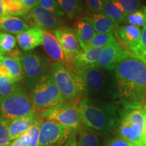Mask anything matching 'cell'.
I'll return each instance as SVG.
<instances>
[{"instance_id": "cell-36", "label": "cell", "mask_w": 146, "mask_h": 146, "mask_svg": "<svg viewBox=\"0 0 146 146\" xmlns=\"http://www.w3.org/2000/svg\"><path fill=\"white\" fill-rule=\"evenodd\" d=\"M89 10L93 13H102L103 0H85Z\"/></svg>"}, {"instance_id": "cell-14", "label": "cell", "mask_w": 146, "mask_h": 146, "mask_svg": "<svg viewBox=\"0 0 146 146\" xmlns=\"http://www.w3.org/2000/svg\"><path fill=\"white\" fill-rule=\"evenodd\" d=\"M145 128L125 115L117 128L118 137L133 145L140 146Z\"/></svg>"}, {"instance_id": "cell-27", "label": "cell", "mask_w": 146, "mask_h": 146, "mask_svg": "<svg viewBox=\"0 0 146 146\" xmlns=\"http://www.w3.org/2000/svg\"><path fill=\"white\" fill-rule=\"evenodd\" d=\"M124 23L135 27H145L146 25V6H141L138 10L126 16Z\"/></svg>"}, {"instance_id": "cell-11", "label": "cell", "mask_w": 146, "mask_h": 146, "mask_svg": "<svg viewBox=\"0 0 146 146\" xmlns=\"http://www.w3.org/2000/svg\"><path fill=\"white\" fill-rule=\"evenodd\" d=\"M54 34L63 51L68 64V67L67 68L68 69L69 64L73 58L83 52L78 41L75 31L68 27H60L55 29Z\"/></svg>"}, {"instance_id": "cell-38", "label": "cell", "mask_w": 146, "mask_h": 146, "mask_svg": "<svg viewBox=\"0 0 146 146\" xmlns=\"http://www.w3.org/2000/svg\"><path fill=\"white\" fill-rule=\"evenodd\" d=\"M31 143V137L26 133L11 142L9 146H29Z\"/></svg>"}, {"instance_id": "cell-30", "label": "cell", "mask_w": 146, "mask_h": 146, "mask_svg": "<svg viewBox=\"0 0 146 146\" xmlns=\"http://www.w3.org/2000/svg\"><path fill=\"white\" fill-rule=\"evenodd\" d=\"M16 38L12 34L0 32V49L4 53L11 52L16 47Z\"/></svg>"}, {"instance_id": "cell-43", "label": "cell", "mask_w": 146, "mask_h": 146, "mask_svg": "<svg viewBox=\"0 0 146 146\" xmlns=\"http://www.w3.org/2000/svg\"><path fill=\"white\" fill-rule=\"evenodd\" d=\"M141 109L143 110L144 112H146V100H145V102H144V104H143V106H142V108H141Z\"/></svg>"}, {"instance_id": "cell-9", "label": "cell", "mask_w": 146, "mask_h": 146, "mask_svg": "<svg viewBox=\"0 0 146 146\" xmlns=\"http://www.w3.org/2000/svg\"><path fill=\"white\" fill-rule=\"evenodd\" d=\"M75 133L72 129L51 121H43L40 127L39 146H62Z\"/></svg>"}, {"instance_id": "cell-34", "label": "cell", "mask_w": 146, "mask_h": 146, "mask_svg": "<svg viewBox=\"0 0 146 146\" xmlns=\"http://www.w3.org/2000/svg\"><path fill=\"white\" fill-rule=\"evenodd\" d=\"M134 54L146 64V25L141 30L139 42Z\"/></svg>"}, {"instance_id": "cell-21", "label": "cell", "mask_w": 146, "mask_h": 146, "mask_svg": "<svg viewBox=\"0 0 146 146\" xmlns=\"http://www.w3.org/2000/svg\"><path fill=\"white\" fill-rule=\"evenodd\" d=\"M74 31L82 50H88L89 44L96 33L91 25L85 19L80 20L76 24Z\"/></svg>"}, {"instance_id": "cell-35", "label": "cell", "mask_w": 146, "mask_h": 146, "mask_svg": "<svg viewBox=\"0 0 146 146\" xmlns=\"http://www.w3.org/2000/svg\"><path fill=\"white\" fill-rule=\"evenodd\" d=\"M11 141L6 122L0 118V145L9 146Z\"/></svg>"}, {"instance_id": "cell-12", "label": "cell", "mask_w": 146, "mask_h": 146, "mask_svg": "<svg viewBox=\"0 0 146 146\" xmlns=\"http://www.w3.org/2000/svg\"><path fill=\"white\" fill-rule=\"evenodd\" d=\"M27 19L30 20L34 27H39L42 29L50 30V29H56L59 28L60 26V17L54 15L36 4L33 8L26 14Z\"/></svg>"}, {"instance_id": "cell-1", "label": "cell", "mask_w": 146, "mask_h": 146, "mask_svg": "<svg viewBox=\"0 0 146 146\" xmlns=\"http://www.w3.org/2000/svg\"><path fill=\"white\" fill-rule=\"evenodd\" d=\"M114 72L118 102L125 112L141 108L146 100V64L134 55L118 63Z\"/></svg>"}, {"instance_id": "cell-37", "label": "cell", "mask_w": 146, "mask_h": 146, "mask_svg": "<svg viewBox=\"0 0 146 146\" xmlns=\"http://www.w3.org/2000/svg\"><path fill=\"white\" fill-rule=\"evenodd\" d=\"M14 1L21 5L26 14H28L29 11L37 4V0H14Z\"/></svg>"}, {"instance_id": "cell-13", "label": "cell", "mask_w": 146, "mask_h": 146, "mask_svg": "<svg viewBox=\"0 0 146 146\" xmlns=\"http://www.w3.org/2000/svg\"><path fill=\"white\" fill-rule=\"evenodd\" d=\"M141 33L140 27L127 25L118 26L113 35L122 46L134 54L139 42Z\"/></svg>"}, {"instance_id": "cell-18", "label": "cell", "mask_w": 146, "mask_h": 146, "mask_svg": "<svg viewBox=\"0 0 146 146\" xmlns=\"http://www.w3.org/2000/svg\"><path fill=\"white\" fill-rule=\"evenodd\" d=\"M43 29L33 27L16 35V41L24 51H30L42 44Z\"/></svg>"}, {"instance_id": "cell-26", "label": "cell", "mask_w": 146, "mask_h": 146, "mask_svg": "<svg viewBox=\"0 0 146 146\" xmlns=\"http://www.w3.org/2000/svg\"><path fill=\"white\" fill-rule=\"evenodd\" d=\"M65 15L70 19L75 18L83 9L82 0H57Z\"/></svg>"}, {"instance_id": "cell-29", "label": "cell", "mask_w": 146, "mask_h": 146, "mask_svg": "<svg viewBox=\"0 0 146 146\" xmlns=\"http://www.w3.org/2000/svg\"><path fill=\"white\" fill-rule=\"evenodd\" d=\"M23 87L19 82L14 83L5 76H0V96L7 97L16 92Z\"/></svg>"}, {"instance_id": "cell-15", "label": "cell", "mask_w": 146, "mask_h": 146, "mask_svg": "<svg viewBox=\"0 0 146 146\" xmlns=\"http://www.w3.org/2000/svg\"><path fill=\"white\" fill-rule=\"evenodd\" d=\"M11 56H3L0 62V76H5L14 83L20 82L24 78L21 58L18 53Z\"/></svg>"}, {"instance_id": "cell-42", "label": "cell", "mask_w": 146, "mask_h": 146, "mask_svg": "<svg viewBox=\"0 0 146 146\" xmlns=\"http://www.w3.org/2000/svg\"><path fill=\"white\" fill-rule=\"evenodd\" d=\"M5 54V53L3 52V51L1 50V49H0V62H1V60H2V58H3V56H4Z\"/></svg>"}, {"instance_id": "cell-32", "label": "cell", "mask_w": 146, "mask_h": 146, "mask_svg": "<svg viewBox=\"0 0 146 146\" xmlns=\"http://www.w3.org/2000/svg\"><path fill=\"white\" fill-rule=\"evenodd\" d=\"M121 8L126 16L141 7V0H114Z\"/></svg>"}, {"instance_id": "cell-39", "label": "cell", "mask_w": 146, "mask_h": 146, "mask_svg": "<svg viewBox=\"0 0 146 146\" xmlns=\"http://www.w3.org/2000/svg\"><path fill=\"white\" fill-rule=\"evenodd\" d=\"M104 146H134L132 144L128 143L119 137H116L110 139L106 142Z\"/></svg>"}, {"instance_id": "cell-6", "label": "cell", "mask_w": 146, "mask_h": 146, "mask_svg": "<svg viewBox=\"0 0 146 146\" xmlns=\"http://www.w3.org/2000/svg\"><path fill=\"white\" fill-rule=\"evenodd\" d=\"M34 113L31 98L23 87L11 96H0V118L5 122Z\"/></svg>"}, {"instance_id": "cell-2", "label": "cell", "mask_w": 146, "mask_h": 146, "mask_svg": "<svg viewBox=\"0 0 146 146\" xmlns=\"http://www.w3.org/2000/svg\"><path fill=\"white\" fill-rule=\"evenodd\" d=\"M76 110L83 126L105 133L117 129L126 114L114 102L87 97L81 99Z\"/></svg>"}, {"instance_id": "cell-41", "label": "cell", "mask_w": 146, "mask_h": 146, "mask_svg": "<svg viewBox=\"0 0 146 146\" xmlns=\"http://www.w3.org/2000/svg\"><path fill=\"white\" fill-rule=\"evenodd\" d=\"M141 145H146V127L144 129L143 135H142Z\"/></svg>"}, {"instance_id": "cell-31", "label": "cell", "mask_w": 146, "mask_h": 146, "mask_svg": "<svg viewBox=\"0 0 146 146\" xmlns=\"http://www.w3.org/2000/svg\"><path fill=\"white\" fill-rule=\"evenodd\" d=\"M37 4L58 17L65 15L57 0H37Z\"/></svg>"}, {"instance_id": "cell-8", "label": "cell", "mask_w": 146, "mask_h": 146, "mask_svg": "<svg viewBox=\"0 0 146 146\" xmlns=\"http://www.w3.org/2000/svg\"><path fill=\"white\" fill-rule=\"evenodd\" d=\"M24 77L31 85L42 76L50 72V66L41 54L31 51H25L20 55Z\"/></svg>"}, {"instance_id": "cell-23", "label": "cell", "mask_w": 146, "mask_h": 146, "mask_svg": "<svg viewBox=\"0 0 146 146\" xmlns=\"http://www.w3.org/2000/svg\"><path fill=\"white\" fill-rule=\"evenodd\" d=\"M102 13L117 23H123L126 14L114 0H103Z\"/></svg>"}, {"instance_id": "cell-17", "label": "cell", "mask_w": 146, "mask_h": 146, "mask_svg": "<svg viewBox=\"0 0 146 146\" xmlns=\"http://www.w3.org/2000/svg\"><path fill=\"white\" fill-rule=\"evenodd\" d=\"M42 45H43L47 54L54 60L55 62L61 64L64 67L65 65L66 66L67 65L68 67V64L63 51L54 33L49 31L48 30H43Z\"/></svg>"}, {"instance_id": "cell-22", "label": "cell", "mask_w": 146, "mask_h": 146, "mask_svg": "<svg viewBox=\"0 0 146 146\" xmlns=\"http://www.w3.org/2000/svg\"><path fill=\"white\" fill-rule=\"evenodd\" d=\"M30 28L26 22L17 16L0 18V31L18 35Z\"/></svg>"}, {"instance_id": "cell-20", "label": "cell", "mask_w": 146, "mask_h": 146, "mask_svg": "<svg viewBox=\"0 0 146 146\" xmlns=\"http://www.w3.org/2000/svg\"><path fill=\"white\" fill-rule=\"evenodd\" d=\"M97 33H110L118 26L116 23L102 13H93L85 18Z\"/></svg>"}, {"instance_id": "cell-33", "label": "cell", "mask_w": 146, "mask_h": 146, "mask_svg": "<svg viewBox=\"0 0 146 146\" xmlns=\"http://www.w3.org/2000/svg\"><path fill=\"white\" fill-rule=\"evenodd\" d=\"M41 123V120H39V118L36 117L33 125L27 132L31 137V143L29 146H39L40 127Z\"/></svg>"}, {"instance_id": "cell-4", "label": "cell", "mask_w": 146, "mask_h": 146, "mask_svg": "<svg viewBox=\"0 0 146 146\" xmlns=\"http://www.w3.org/2000/svg\"><path fill=\"white\" fill-rule=\"evenodd\" d=\"M30 97L35 113L41 112L64 101L50 72L42 76L33 84Z\"/></svg>"}, {"instance_id": "cell-5", "label": "cell", "mask_w": 146, "mask_h": 146, "mask_svg": "<svg viewBox=\"0 0 146 146\" xmlns=\"http://www.w3.org/2000/svg\"><path fill=\"white\" fill-rule=\"evenodd\" d=\"M81 99V98H78L70 101L64 100L45 110L39 112V119L42 122H54L78 132L83 126L76 110Z\"/></svg>"}, {"instance_id": "cell-24", "label": "cell", "mask_w": 146, "mask_h": 146, "mask_svg": "<svg viewBox=\"0 0 146 146\" xmlns=\"http://www.w3.org/2000/svg\"><path fill=\"white\" fill-rule=\"evenodd\" d=\"M25 15L21 5L14 0H0V18Z\"/></svg>"}, {"instance_id": "cell-44", "label": "cell", "mask_w": 146, "mask_h": 146, "mask_svg": "<svg viewBox=\"0 0 146 146\" xmlns=\"http://www.w3.org/2000/svg\"><path fill=\"white\" fill-rule=\"evenodd\" d=\"M144 112V111H143ZM144 114H145V121H146V112H144Z\"/></svg>"}, {"instance_id": "cell-46", "label": "cell", "mask_w": 146, "mask_h": 146, "mask_svg": "<svg viewBox=\"0 0 146 146\" xmlns=\"http://www.w3.org/2000/svg\"><path fill=\"white\" fill-rule=\"evenodd\" d=\"M0 146H1V145H0Z\"/></svg>"}, {"instance_id": "cell-25", "label": "cell", "mask_w": 146, "mask_h": 146, "mask_svg": "<svg viewBox=\"0 0 146 146\" xmlns=\"http://www.w3.org/2000/svg\"><path fill=\"white\" fill-rule=\"evenodd\" d=\"M78 133L76 146H102L99 136L93 131L81 128Z\"/></svg>"}, {"instance_id": "cell-19", "label": "cell", "mask_w": 146, "mask_h": 146, "mask_svg": "<svg viewBox=\"0 0 146 146\" xmlns=\"http://www.w3.org/2000/svg\"><path fill=\"white\" fill-rule=\"evenodd\" d=\"M35 118L36 113H34L6 122L11 141H14L25 134L33 125Z\"/></svg>"}, {"instance_id": "cell-7", "label": "cell", "mask_w": 146, "mask_h": 146, "mask_svg": "<svg viewBox=\"0 0 146 146\" xmlns=\"http://www.w3.org/2000/svg\"><path fill=\"white\" fill-rule=\"evenodd\" d=\"M50 72L64 100L70 101L82 96L78 77L66 67L58 62L51 64Z\"/></svg>"}, {"instance_id": "cell-28", "label": "cell", "mask_w": 146, "mask_h": 146, "mask_svg": "<svg viewBox=\"0 0 146 146\" xmlns=\"http://www.w3.org/2000/svg\"><path fill=\"white\" fill-rule=\"evenodd\" d=\"M117 41L112 33H96L89 44V48H103L106 45Z\"/></svg>"}, {"instance_id": "cell-16", "label": "cell", "mask_w": 146, "mask_h": 146, "mask_svg": "<svg viewBox=\"0 0 146 146\" xmlns=\"http://www.w3.org/2000/svg\"><path fill=\"white\" fill-rule=\"evenodd\" d=\"M102 48H89L74 56L69 64L68 70L75 72L78 70L94 67L98 62Z\"/></svg>"}, {"instance_id": "cell-45", "label": "cell", "mask_w": 146, "mask_h": 146, "mask_svg": "<svg viewBox=\"0 0 146 146\" xmlns=\"http://www.w3.org/2000/svg\"><path fill=\"white\" fill-rule=\"evenodd\" d=\"M140 146H146V145H140Z\"/></svg>"}, {"instance_id": "cell-40", "label": "cell", "mask_w": 146, "mask_h": 146, "mask_svg": "<svg viewBox=\"0 0 146 146\" xmlns=\"http://www.w3.org/2000/svg\"><path fill=\"white\" fill-rule=\"evenodd\" d=\"M76 143H77V140H76V134L74 133L71 137L69 139L66 143H65L64 146H76Z\"/></svg>"}, {"instance_id": "cell-10", "label": "cell", "mask_w": 146, "mask_h": 146, "mask_svg": "<svg viewBox=\"0 0 146 146\" xmlns=\"http://www.w3.org/2000/svg\"><path fill=\"white\" fill-rule=\"evenodd\" d=\"M133 52L127 50L118 41L103 47L94 67L114 71L117 64L125 58L134 56Z\"/></svg>"}, {"instance_id": "cell-3", "label": "cell", "mask_w": 146, "mask_h": 146, "mask_svg": "<svg viewBox=\"0 0 146 146\" xmlns=\"http://www.w3.org/2000/svg\"><path fill=\"white\" fill-rule=\"evenodd\" d=\"M77 76L82 96L114 102L118 100V91L114 72L96 67L78 70Z\"/></svg>"}]
</instances>
